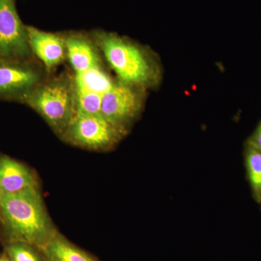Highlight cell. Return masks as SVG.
Returning <instances> with one entry per match:
<instances>
[{"label": "cell", "mask_w": 261, "mask_h": 261, "mask_svg": "<svg viewBox=\"0 0 261 261\" xmlns=\"http://www.w3.org/2000/svg\"><path fill=\"white\" fill-rule=\"evenodd\" d=\"M32 53L14 0H0V59L25 61Z\"/></svg>", "instance_id": "6"}, {"label": "cell", "mask_w": 261, "mask_h": 261, "mask_svg": "<svg viewBox=\"0 0 261 261\" xmlns=\"http://www.w3.org/2000/svg\"><path fill=\"white\" fill-rule=\"evenodd\" d=\"M41 75L24 61L0 59V96L22 97L40 83Z\"/></svg>", "instance_id": "7"}, {"label": "cell", "mask_w": 261, "mask_h": 261, "mask_svg": "<svg viewBox=\"0 0 261 261\" xmlns=\"http://www.w3.org/2000/svg\"><path fill=\"white\" fill-rule=\"evenodd\" d=\"M39 250L47 261H96L58 231Z\"/></svg>", "instance_id": "11"}, {"label": "cell", "mask_w": 261, "mask_h": 261, "mask_svg": "<svg viewBox=\"0 0 261 261\" xmlns=\"http://www.w3.org/2000/svg\"><path fill=\"white\" fill-rule=\"evenodd\" d=\"M73 82L76 87L103 95L113 87L115 81L100 66L80 74H75Z\"/></svg>", "instance_id": "12"}, {"label": "cell", "mask_w": 261, "mask_h": 261, "mask_svg": "<svg viewBox=\"0 0 261 261\" xmlns=\"http://www.w3.org/2000/svg\"><path fill=\"white\" fill-rule=\"evenodd\" d=\"M0 261H11L10 260L9 257H8V255H6V254H5V255H2V256H0Z\"/></svg>", "instance_id": "17"}, {"label": "cell", "mask_w": 261, "mask_h": 261, "mask_svg": "<svg viewBox=\"0 0 261 261\" xmlns=\"http://www.w3.org/2000/svg\"><path fill=\"white\" fill-rule=\"evenodd\" d=\"M37 247L22 242H9L5 254L11 261H47Z\"/></svg>", "instance_id": "15"}, {"label": "cell", "mask_w": 261, "mask_h": 261, "mask_svg": "<svg viewBox=\"0 0 261 261\" xmlns=\"http://www.w3.org/2000/svg\"><path fill=\"white\" fill-rule=\"evenodd\" d=\"M39 187L35 174L23 163L0 154V194H12Z\"/></svg>", "instance_id": "9"}, {"label": "cell", "mask_w": 261, "mask_h": 261, "mask_svg": "<svg viewBox=\"0 0 261 261\" xmlns=\"http://www.w3.org/2000/svg\"><path fill=\"white\" fill-rule=\"evenodd\" d=\"M123 136L102 115L77 113L61 137L77 147L105 151L117 145Z\"/></svg>", "instance_id": "4"}, {"label": "cell", "mask_w": 261, "mask_h": 261, "mask_svg": "<svg viewBox=\"0 0 261 261\" xmlns=\"http://www.w3.org/2000/svg\"><path fill=\"white\" fill-rule=\"evenodd\" d=\"M94 41L118 80L145 89L157 81V68L145 50L112 33L97 32Z\"/></svg>", "instance_id": "2"}, {"label": "cell", "mask_w": 261, "mask_h": 261, "mask_svg": "<svg viewBox=\"0 0 261 261\" xmlns=\"http://www.w3.org/2000/svg\"><path fill=\"white\" fill-rule=\"evenodd\" d=\"M31 51L50 71L67 58L65 37L27 27Z\"/></svg>", "instance_id": "8"}, {"label": "cell", "mask_w": 261, "mask_h": 261, "mask_svg": "<svg viewBox=\"0 0 261 261\" xmlns=\"http://www.w3.org/2000/svg\"><path fill=\"white\" fill-rule=\"evenodd\" d=\"M20 99L61 137L76 114L74 83L68 77L40 82Z\"/></svg>", "instance_id": "3"}, {"label": "cell", "mask_w": 261, "mask_h": 261, "mask_svg": "<svg viewBox=\"0 0 261 261\" xmlns=\"http://www.w3.org/2000/svg\"><path fill=\"white\" fill-rule=\"evenodd\" d=\"M247 144L255 147V149H258L261 152V122L257 127L256 130L252 134L250 140L247 142Z\"/></svg>", "instance_id": "16"}, {"label": "cell", "mask_w": 261, "mask_h": 261, "mask_svg": "<svg viewBox=\"0 0 261 261\" xmlns=\"http://www.w3.org/2000/svg\"><path fill=\"white\" fill-rule=\"evenodd\" d=\"M0 222L9 242L41 248L57 232L39 187L0 194Z\"/></svg>", "instance_id": "1"}, {"label": "cell", "mask_w": 261, "mask_h": 261, "mask_svg": "<svg viewBox=\"0 0 261 261\" xmlns=\"http://www.w3.org/2000/svg\"><path fill=\"white\" fill-rule=\"evenodd\" d=\"M144 89L115 81L102 95L101 115L123 135L140 116L144 104Z\"/></svg>", "instance_id": "5"}, {"label": "cell", "mask_w": 261, "mask_h": 261, "mask_svg": "<svg viewBox=\"0 0 261 261\" xmlns=\"http://www.w3.org/2000/svg\"><path fill=\"white\" fill-rule=\"evenodd\" d=\"M245 163L252 197L261 203V152L247 143Z\"/></svg>", "instance_id": "13"}, {"label": "cell", "mask_w": 261, "mask_h": 261, "mask_svg": "<svg viewBox=\"0 0 261 261\" xmlns=\"http://www.w3.org/2000/svg\"><path fill=\"white\" fill-rule=\"evenodd\" d=\"M66 55L75 74L102 66L96 45L82 34H70L65 37Z\"/></svg>", "instance_id": "10"}, {"label": "cell", "mask_w": 261, "mask_h": 261, "mask_svg": "<svg viewBox=\"0 0 261 261\" xmlns=\"http://www.w3.org/2000/svg\"><path fill=\"white\" fill-rule=\"evenodd\" d=\"M74 88L76 114L80 113V114L101 115L102 95L76 87L75 84Z\"/></svg>", "instance_id": "14"}]
</instances>
